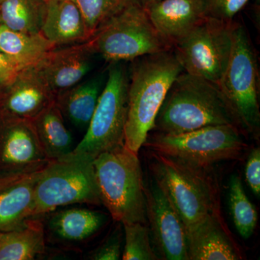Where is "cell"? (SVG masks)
<instances>
[{
    "instance_id": "32",
    "label": "cell",
    "mask_w": 260,
    "mask_h": 260,
    "mask_svg": "<svg viewBox=\"0 0 260 260\" xmlns=\"http://www.w3.org/2000/svg\"><path fill=\"white\" fill-rule=\"evenodd\" d=\"M160 0H138L140 5L143 6L145 10H148L150 6L158 3Z\"/></svg>"
},
{
    "instance_id": "27",
    "label": "cell",
    "mask_w": 260,
    "mask_h": 260,
    "mask_svg": "<svg viewBox=\"0 0 260 260\" xmlns=\"http://www.w3.org/2000/svg\"><path fill=\"white\" fill-rule=\"evenodd\" d=\"M128 1L129 0H73L83 15L90 38Z\"/></svg>"
},
{
    "instance_id": "21",
    "label": "cell",
    "mask_w": 260,
    "mask_h": 260,
    "mask_svg": "<svg viewBox=\"0 0 260 260\" xmlns=\"http://www.w3.org/2000/svg\"><path fill=\"white\" fill-rule=\"evenodd\" d=\"M30 121L49 160L63 158L74 150L73 135L65 126L64 116L55 102Z\"/></svg>"
},
{
    "instance_id": "34",
    "label": "cell",
    "mask_w": 260,
    "mask_h": 260,
    "mask_svg": "<svg viewBox=\"0 0 260 260\" xmlns=\"http://www.w3.org/2000/svg\"><path fill=\"white\" fill-rule=\"evenodd\" d=\"M2 232H0V237H1Z\"/></svg>"
},
{
    "instance_id": "5",
    "label": "cell",
    "mask_w": 260,
    "mask_h": 260,
    "mask_svg": "<svg viewBox=\"0 0 260 260\" xmlns=\"http://www.w3.org/2000/svg\"><path fill=\"white\" fill-rule=\"evenodd\" d=\"M93 158L71 153L50 160L38 172L34 218L75 204L101 205Z\"/></svg>"
},
{
    "instance_id": "33",
    "label": "cell",
    "mask_w": 260,
    "mask_h": 260,
    "mask_svg": "<svg viewBox=\"0 0 260 260\" xmlns=\"http://www.w3.org/2000/svg\"><path fill=\"white\" fill-rule=\"evenodd\" d=\"M47 2L51 1V0H46Z\"/></svg>"
},
{
    "instance_id": "25",
    "label": "cell",
    "mask_w": 260,
    "mask_h": 260,
    "mask_svg": "<svg viewBox=\"0 0 260 260\" xmlns=\"http://www.w3.org/2000/svg\"><path fill=\"white\" fill-rule=\"evenodd\" d=\"M229 198L236 229L243 239H249L255 230L258 214L246 194L242 179L237 174L232 175L229 181Z\"/></svg>"
},
{
    "instance_id": "20",
    "label": "cell",
    "mask_w": 260,
    "mask_h": 260,
    "mask_svg": "<svg viewBox=\"0 0 260 260\" xmlns=\"http://www.w3.org/2000/svg\"><path fill=\"white\" fill-rule=\"evenodd\" d=\"M102 77L97 76L63 90L55 96V104L64 117L77 127L87 129L104 88Z\"/></svg>"
},
{
    "instance_id": "18",
    "label": "cell",
    "mask_w": 260,
    "mask_h": 260,
    "mask_svg": "<svg viewBox=\"0 0 260 260\" xmlns=\"http://www.w3.org/2000/svg\"><path fill=\"white\" fill-rule=\"evenodd\" d=\"M38 172L0 179V232L18 230L34 218Z\"/></svg>"
},
{
    "instance_id": "14",
    "label": "cell",
    "mask_w": 260,
    "mask_h": 260,
    "mask_svg": "<svg viewBox=\"0 0 260 260\" xmlns=\"http://www.w3.org/2000/svg\"><path fill=\"white\" fill-rule=\"evenodd\" d=\"M54 102L55 95L29 67L0 90V116L31 121Z\"/></svg>"
},
{
    "instance_id": "1",
    "label": "cell",
    "mask_w": 260,
    "mask_h": 260,
    "mask_svg": "<svg viewBox=\"0 0 260 260\" xmlns=\"http://www.w3.org/2000/svg\"><path fill=\"white\" fill-rule=\"evenodd\" d=\"M220 124L242 128L218 84L182 71L171 85L153 129L177 135Z\"/></svg>"
},
{
    "instance_id": "6",
    "label": "cell",
    "mask_w": 260,
    "mask_h": 260,
    "mask_svg": "<svg viewBox=\"0 0 260 260\" xmlns=\"http://www.w3.org/2000/svg\"><path fill=\"white\" fill-rule=\"evenodd\" d=\"M95 54L110 62L133 61L170 50L138 0H129L89 39Z\"/></svg>"
},
{
    "instance_id": "12",
    "label": "cell",
    "mask_w": 260,
    "mask_h": 260,
    "mask_svg": "<svg viewBox=\"0 0 260 260\" xmlns=\"http://www.w3.org/2000/svg\"><path fill=\"white\" fill-rule=\"evenodd\" d=\"M49 161L31 121L0 116V179L34 174Z\"/></svg>"
},
{
    "instance_id": "3",
    "label": "cell",
    "mask_w": 260,
    "mask_h": 260,
    "mask_svg": "<svg viewBox=\"0 0 260 260\" xmlns=\"http://www.w3.org/2000/svg\"><path fill=\"white\" fill-rule=\"evenodd\" d=\"M138 155L122 145L93 160L102 204L118 223H147L145 182Z\"/></svg>"
},
{
    "instance_id": "17",
    "label": "cell",
    "mask_w": 260,
    "mask_h": 260,
    "mask_svg": "<svg viewBox=\"0 0 260 260\" xmlns=\"http://www.w3.org/2000/svg\"><path fill=\"white\" fill-rule=\"evenodd\" d=\"M44 224L46 235L63 244L86 242L96 234L107 221L105 214L84 208L53 210L45 214ZM43 216V215H42Z\"/></svg>"
},
{
    "instance_id": "28",
    "label": "cell",
    "mask_w": 260,
    "mask_h": 260,
    "mask_svg": "<svg viewBox=\"0 0 260 260\" xmlns=\"http://www.w3.org/2000/svg\"><path fill=\"white\" fill-rule=\"evenodd\" d=\"M250 0H203L205 16L223 21H232Z\"/></svg>"
},
{
    "instance_id": "15",
    "label": "cell",
    "mask_w": 260,
    "mask_h": 260,
    "mask_svg": "<svg viewBox=\"0 0 260 260\" xmlns=\"http://www.w3.org/2000/svg\"><path fill=\"white\" fill-rule=\"evenodd\" d=\"M189 260L242 259L220 210L210 214L186 232Z\"/></svg>"
},
{
    "instance_id": "8",
    "label": "cell",
    "mask_w": 260,
    "mask_h": 260,
    "mask_svg": "<svg viewBox=\"0 0 260 260\" xmlns=\"http://www.w3.org/2000/svg\"><path fill=\"white\" fill-rule=\"evenodd\" d=\"M128 85L129 75L125 67L121 61L112 63L86 133L72 153L94 159L124 145Z\"/></svg>"
},
{
    "instance_id": "4",
    "label": "cell",
    "mask_w": 260,
    "mask_h": 260,
    "mask_svg": "<svg viewBox=\"0 0 260 260\" xmlns=\"http://www.w3.org/2000/svg\"><path fill=\"white\" fill-rule=\"evenodd\" d=\"M153 176L164 186L186 232L220 210L216 182L203 169L153 152Z\"/></svg>"
},
{
    "instance_id": "9",
    "label": "cell",
    "mask_w": 260,
    "mask_h": 260,
    "mask_svg": "<svg viewBox=\"0 0 260 260\" xmlns=\"http://www.w3.org/2000/svg\"><path fill=\"white\" fill-rule=\"evenodd\" d=\"M234 26L232 21L205 17L174 44L183 70L218 85L232 54Z\"/></svg>"
},
{
    "instance_id": "2",
    "label": "cell",
    "mask_w": 260,
    "mask_h": 260,
    "mask_svg": "<svg viewBox=\"0 0 260 260\" xmlns=\"http://www.w3.org/2000/svg\"><path fill=\"white\" fill-rule=\"evenodd\" d=\"M182 71L170 50L133 60L124 140V146L130 151L138 154L144 145L171 85Z\"/></svg>"
},
{
    "instance_id": "30",
    "label": "cell",
    "mask_w": 260,
    "mask_h": 260,
    "mask_svg": "<svg viewBox=\"0 0 260 260\" xmlns=\"http://www.w3.org/2000/svg\"><path fill=\"white\" fill-rule=\"evenodd\" d=\"M245 177L251 190L258 198L260 196V149H253L245 167Z\"/></svg>"
},
{
    "instance_id": "24",
    "label": "cell",
    "mask_w": 260,
    "mask_h": 260,
    "mask_svg": "<svg viewBox=\"0 0 260 260\" xmlns=\"http://www.w3.org/2000/svg\"><path fill=\"white\" fill-rule=\"evenodd\" d=\"M47 10L46 0H0V25L15 31L41 34Z\"/></svg>"
},
{
    "instance_id": "31",
    "label": "cell",
    "mask_w": 260,
    "mask_h": 260,
    "mask_svg": "<svg viewBox=\"0 0 260 260\" xmlns=\"http://www.w3.org/2000/svg\"><path fill=\"white\" fill-rule=\"evenodd\" d=\"M22 70L0 51V90L12 82Z\"/></svg>"
},
{
    "instance_id": "7",
    "label": "cell",
    "mask_w": 260,
    "mask_h": 260,
    "mask_svg": "<svg viewBox=\"0 0 260 260\" xmlns=\"http://www.w3.org/2000/svg\"><path fill=\"white\" fill-rule=\"evenodd\" d=\"M143 145L155 153L203 169L240 158L247 147L240 128L232 124L205 126L177 135L158 133L148 137Z\"/></svg>"
},
{
    "instance_id": "13",
    "label": "cell",
    "mask_w": 260,
    "mask_h": 260,
    "mask_svg": "<svg viewBox=\"0 0 260 260\" xmlns=\"http://www.w3.org/2000/svg\"><path fill=\"white\" fill-rule=\"evenodd\" d=\"M95 54L91 44L87 41L54 48L34 68L56 96L83 81L93 68Z\"/></svg>"
},
{
    "instance_id": "10",
    "label": "cell",
    "mask_w": 260,
    "mask_h": 260,
    "mask_svg": "<svg viewBox=\"0 0 260 260\" xmlns=\"http://www.w3.org/2000/svg\"><path fill=\"white\" fill-rule=\"evenodd\" d=\"M218 85L232 106L241 127L259 136L257 64L250 40L245 29L240 25L234 26L232 54Z\"/></svg>"
},
{
    "instance_id": "22",
    "label": "cell",
    "mask_w": 260,
    "mask_h": 260,
    "mask_svg": "<svg viewBox=\"0 0 260 260\" xmlns=\"http://www.w3.org/2000/svg\"><path fill=\"white\" fill-rule=\"evenodd\" d=\"M46 250V234L40 218H32L18 230L0 237V260H32Z\"/></svg>"
},
{
    "instance_id": "16",
    "label": "cell",
    "mask_w": 260,
    "mask_h": 260,
    "mask_svg": "<svg viewBox=\"0 0 260 260\" xmlns=\"http://www.w3.org/2000/svg\"><path fill=\"white\" fill-rule=\"evenodd\" d=\"M146 11L160 37L172 46L206 17L203 0H160Z\"/></svg>"
},
{
    "instance_id": "29",
    "label": "cell",
    "mask_w": 260,
    "mask_h": 260,
    "mask_svg": "<svg viewBox=\"0 0 260 260\" xmlns=\"http://www.w3.org/2000/svg\"><path fill=\"white\" fill-rule=\"evenodd\" d=\"M122 235L119 228L104 241L103 244L90 253L88 259L92 260H118L122 255L121 251Z\"/></svg>"
},
{
    "instance_id": "26",
    "label": "cell",
    "mask_w": 260,
    "mask_h": 260,
    "mask_svg": "<svg viewBox=\"0 0 260 260\" xmlns=\"http://www.w3.org/2000/svg\"><path fill=\"white\" fill-rule=\"evenodd\" d=\"M122 225L125 237L121 255L123 260L160 259L152 244L150 230L146 224L131 223Z\"/></svg>"
},
{
    "instance_id": "11",
    "label": "cell",
    "mask_w": 260,
    "mask_h": 260,
    "mask_svg": "<svg viewBox=\"0 0 260 260\" xmlns=\"http://www.w3.org/2000/svg\"><path fill=\"white\" fill-rule=\"evenodd\" d=\"M145 196L150 238L160 259L189 260L185 225L154 176L145 184Z\"/></svg>"
},
{
    "instance_id": "23",
    "label": "cell",
    "mask_w": 260,
    "mask_h": 260,
    "mask_svg": "<svg viewBox=\"0 0 260 260\" xmlns=\"http://www.w3.org/2000/svg\"><path fill=\"white\" fill-rule=\"evenodd\" d=\"M54 48L42 34L15 31L0 25V51L22 69L37 64Z\"/></svg>"
},
{
    "instance_id": "35",
    "label": "cell",
    "mask_w": 260,
    "mask_h": 260,
    "mask_svg": "<svg viewBox=\"0 0 260 260\" xmlns=\"http://www.w3.org/2000/svg\"><path fill=\"white\" fill-rule=\"evenodd\" d=\"M256 1H257V2H258V3H259V0H256Z\"/></svg>"
},
{
    "instance_id": "19",
    "label": "cell",
    "mask_w": 260,
    "mask_h": 260,
    "mask_svg": "<svg viewBox=\"0 0 260 260\" xmlns=\"http://www.w3.org/2000/svg\"><path fill=\"white\" fill-rule=\"evenodd\" d=\"M41 34L56 47L80 44L90 38L83 15L73 0L47 2Z\"/></svg>"
}]
</instances>
